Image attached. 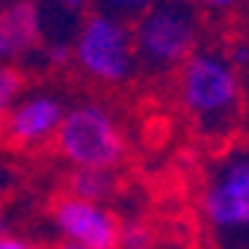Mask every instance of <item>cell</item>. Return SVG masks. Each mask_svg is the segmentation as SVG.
Returning <instances> with one entry per match:
<instances>
[{
    "label": "cell",
    "instance_id": "6da1fadb",
    "mask_svg": "<svg viewBox=\"0 0 249 249\" xmlns=\"http://www.w3.org/2000/svg\"><path fill=\"white\" fill-rule=\"evenodd\" d=\"M181 107L208 137H226L240 113V77L220 51H193L178 66Z\"/></svg>",
    "mask_w": 249,
    "mask_h": 249
},
{
    "label": "cell",
    "instance_id": "7a4b0ae2",
    "mask_svg": "<svg viewBox=\"0 0 249 249\" xmlns=\"http://www.w3.org/2000/svg\"><path fill=\"white\" fill-rule=\"evenodd\" d=\"M199 213L220 249H249V145L226 151L211 166Z\"/></svg>",
    "mask_w": 249,
    "mask_h": 249
},
{
    "label": "cell",
    "instance_id": "3957f363",
    "mask_svg": "<svg viewBox=\"0 0 249 249\" xmlns=\"http://www.w3.org/2000/svg\"><path fill=\"white\" fill-rule=\"evenodd\" d=\"M137 66L172 71L199 48V6L193 0H158L131 27Z\"/></svg>",
    "mask_w": 249,
    "mask_h": 249
},
{
    "label": "cell",
    "instance_id": "277c9868",
    "mask_svg": "<svg viewBox=\"0 0 249 249\" xmlns=\"http://www.w3.org/2000/svg\"><path fill=\"white\" fill-rule=\"evenodd\" d=\"M53 145L59 158L74 169H113V172L124 160V148H128L116 116L95 101L66 107Z\"/></svg>",
    "mask_w": 249,
    "mask_h": 249
},
{
    "label": "cell",
    "instance_id": "5b68a950",
    "mask_svg": "<svg viewBox=\"0 0 249 249\" xmlns=\"http://www.w3.org/2000/svg\"><path fill=\"white\" fill-rule=\"evenodd\" d=\"M71 62L83 77L95 83H128L140 69L128 21L95 9L71 39Z\"/></svg>",
    "mask_w": 249,
    "mask_h": 249
},
{
    "label": "cell",
    "instance_id": "8992f818",
    "mask_svg": "<svg viewBox=\"0 0 249 249\" xmlns=\"http://www.w3.org/2000/svg\"><path fill=\"white\" fill-rule=\"evenodd\" d=\"M51 223L59 234V243H74L86 249H116L122 220L113 208L86 202L62 193L51 205Z\"/></svg>",
    "mask_w": 249,
    "mask_h": 249
},
{
    "label": "cell",
    "instance_id": "52a82bcc",
    "mask_svg": "<svg viewBox=\"0 0 249 249\" xmlns=\"http://www.w3.org/2000/svg\"><path fill=\"white\" fill-rule=\"evenodd\" d=\"M62 116H66V101L56 92H51V89L21 92L3 122L0 137L15 148H27V151L42 148V145L53 142Z\"/></svg>",
    "mask_w": 249,
    "mask_h": 249
},
{
    "label": "cell",
    "instance_id": "ba28073f",
    "mask_svg": "<svg viewBox=\"0 0 249 249\" xmlns=\"http://www.w3.org/2000/svg\"><path fill=\"white\" fill-rule=\"evenodd\" d=\"M42 21L33 0L0 3V66H15L39 56L42 51Z\"/></svg>",
    "mask_w": 249,
    "mask_h": 249
},
{
    "label": "cell",
    "instance_id": "9c48e42d",
    "mask_svg": "<svg viewBox=\"0 0 249 249\" xmlns=\"http://www.w3.org/2000/svg\"><path fill=\"white\" fill-rule=\"evenodd\" d=\"M42 21V45H69L80 30V24L95 12L92 0H33Z\"/></svg>",
    "mask_w": 249,
    "mask_h": 249
},
{
    "label": "cell",
    "instance_id": "30bf717a",
    "mask_svg": "<svg viewBox=\"0 0 249 249\" xmlns=\"http://www.w3.org/2000/svg\"><path fill=\"white\" fill-rule=\"evenodd\" d=\"M66 187H69V196L107 205L119 193V178L113 169H71Z\"/></svg>",
    "mask_w": 249,
    "mask_h": 249
},
{
    "label": "cell",
    "instance_id": "8fae6325",
    "mask_svg": "<svg viewBox=\"0 0 249 249\" xmlns=\"http://www.w3.org/2000/svg\"><path fill=\"white\" fill-rule=\"evenodd\" d=\"M158 246V234L142 220H131L119 226V240L116 249H154Z\"/></svg>",
    "mask_w": 249,
    "mask_h": 249
},
{
    "label": "cell",
    "instance_id": "7c38bea8",
    "mask_svg": "<svg viewBox=\"0 0 249 249\" xmlns=\"http://www.w3.org/2000/svg\"><path fill=\"white\" fill-rule=\"evenodd\" d=\"M24 92V74L15 66H0V131H3V122L12 110V104L18 101V95Z\"/></svg>",
    "mask_w": 249,
    "mask_h": 249
},
{
    "label": "cell",
    "instance_id": "4fadbf2b",
    "mask_svg": "<svg viewBox=\"0 0 249 249\" xmlns=\"http://www.w3.org/2000/svg\"><path fill=\"white\" fill-rule=\"evenodd\" d=\"M98 12H107V15H116L122 21H131L137 18L140 12H145L151 3H158V0H92Z\"/></svg>",
    "mask_w": 249,
    "mask_h": 249
},
{
    "label": "cell",
    "instance_id": "5bb4252c",
    "mask_svg": "<svg viewBox=\"0 0 249 249\" xmlns=\"http://www.w3.org/2000/svg\"><path fill=\"white\" fill-rule=\"evenodd\" d=\"M0 249H42V246H36L33 240H27L21 234H3L0 237Z\"/></svg>",
    "mask_w": 249,
    "mask_h": 249
},
{
    "label": "cell",
    "instance_id": "9a60e30c",
    "mask_svg": "<svg viewBox=\"0 0 249 249\" xmlns=\"http://www.w3.org/2000/svg\"><path fill=\"white\" fill-rule=\"evenodd\" d=\"M199 9H211V12H226V9H234L243 0H193Z\"/></svg>",
    "mask_w": 249,
    "mask_h": 249
},
{
    "label": "cell",
    "instance_id": "2e32d148",
    "mask_svg": "<svg viewBox=\"0 0 249 249\" xmlns=\"http://www.w3.org/2000/svg\"><path fill=\"white\" fill-rule=\"evenodd\" d=\"M3 234H9V223H6V213H3V208H0V237Z\"/></svg>",
    "mask_w": 249,
    "mask_h": 249
},
{
    "label": "cell",
    "instance_id": "e0dca14e",
    "mask_svg": "<svg viewBox=\"0 0 249 249\" xmlns=\"http://www.w3.org/2000/svg\"><path fill=\"white\" fill-rule=\"evenodd\" d=\"M53 249H86V246H74V243H56Z\"/></svg>",
    "mask_w": 249,
    "mask_h": 249
},
{
    "label": "cell",
    "instance_id": "ac0fdd59",
    "mask_svg": "<svg viewBox=\"0 0 249 249\" xmlns=\"http://www.w3.org/2000/svg\"><path fill=\"white\" fill-rule=\"evenodd\" d=\"M3 3H9V0H3Z\"/></svg>",
    "mask_w": 249,
    "mask_h": 249
},
{
    "label": "cell",
    "instance_id": "d6986e66",
    "mask_svg": "<svg viewBox=\"0 0 249 249\" xmlns=\"http://www.w3.org/2000/svg\"><path fill=\"white\" fill-rule=\"evenodd\" d=\"M0 3H3V0H0Z\"/></svg>",
    "mask_w": 249,
    "mask_h": 249
}]
</instances>
